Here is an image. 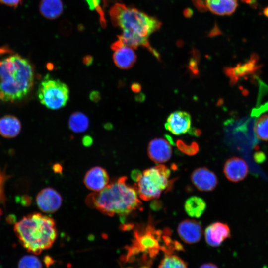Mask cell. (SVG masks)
<instances>
[{
    "instance_id": "1",
    "label": "cell",
    "mask_w": 268,
    "mask_h": 268,
    "mask_svg": "<svg viewBox=\"0 0 268 268\" xmlns=\"http://www.w3.org/2000/svg\"><path fill=\"white\" fill-rule=\"evenodd\" d=\"M109 15L113 25L121 29L117 36L123 43L133 49L139 46L146 48L158 60L160 55L148 41L149 37L159 29L161 22L138 9L117 3L110 9Z\"/></svg>"
},
{
    "instance_id": "2",
    "label": "cell",
    "mask_w": 268,
    "mask_h": 268,
    "mask_svg": "<svg viewBox=\"0 0 268 268\" xmlns=\"http://www.w3.org/2000/svg\"><path fill=\"white\" fill-rule=\"evenodd\" d=\"M127 181L126 176L119 178L102 191L90 194L86 203L105 215H119L122 220L141 206L136 187Z\"/></svg>"
},
{
    "instance_id": "3",
    "label": "cell",
    "mask_w": 268,
    "mask_h": 268,
    "mask_svg": "<svg viewBox=\"0 0 268 268\" xmlns=\"http://www.w3.org/2000/svg\"><path fill=\"white\" fill-rule=\"evenodd\" d=\"M34 80L29 61L15 54L0 60V100L14 102L24 98L31 91Z\"/></svg>"
},
{
    "instance_id": "4",
    "label": "cell",
    "mask_w": 268,
    "mask_h": 268,
    "mask_svg": "<svg viewBox=\"0 0 268 268\" xmlns=\"http://www.w3.org/2000/svg\"><path fill=\"white\" fill-rule=\"evenodd\" d=\"M14 231L23 247L36 255L50 248L57 236L54 220L40 213L24 216L14 224Z\"/></svg>"
},
{
    "instance_id": "5",
    "label": "cell",
    "mask_w": 268,
    "mask_h": 268,
    "mask_svg": "<svg viewBox=\"0 0 268 268\" xmlns=\"http://www.w3.org/2000/svg\"><path fill=\"white\" fill-rule=\"evenodd\" d=\"M170 174L169 168L163 164L144 170L136 182L139 198L148 201L158 199L163 192L170 190L174 182V179H169Z\"/></svg>"
},
{
    "instance_id": "6",
    "label": "cell",
    "mask_w": 268,
    "mask_h": 268,
    "mask_svg": "<svg viewBox=\"0 0 268 268\" xmlns=\"http://www.w3.org/2000/svg\"><path fill=\"white\" fill-rule=\"evenodd\" d=\"M40 103L51 110L64 107L69 96V90L66 84L59 79L46 76L40 82L37 91Z\"/></svg>"
},
{
    "instance_id": "7",
    "label": "cell",
    "mask_w": 268,
    "mask_h": 268,
    "mask_svg": "<svg viewBox=\"0 0 268 268\" xmlns=\"http://www.w3.org/2000/svg\"><path fill=\"white\" fill-rule=\"evenodd\" d=\"M150 219L145 227L139 228L134 232L133 244L128 250V254H134L144 251L150 254H156L160 245L161 231L156 230L151 223Z\"/></svg>"
},
{
    "instance_id": "8",
    "label": "cell",
    "mask_w": 268,
    "mask_h": 268,
    "mask_svg": "<svg viewBox=\"0 0 268 268\" xmlns=\"http://www.w3.org/2000/svg\"><path fill=\"white\" fill-rule=\"evenodd\" d=\"M262 67L259 56L254 53L245 62L238 63L235 66L224 67L223 71L228 78L230 84L234 86L242 79L257 74Z\"/></svg>"
},
{
    "instance_id": "9",
    "label": "cell",
    "mask_w": 268,
    "mask_h": 268,
    "mask_svg": "<svg viewBox=\"0 0 268 268\" xmlns=\"http://www.w3.org/2000/svg\"><path fill=\"white\" fill-rule=\"evenodd\" d=\"M114 51L113 62L119 68L127 69L132 67L136 61V55L133 48L125 45L119 39L111 46Z\"/></svg>"
},
{
    "instance_id": "10",
    "label": "cell",
    "mask_w": 268,
    "mask_h": 268,
    "mask_svg": "<svg viewBox=\"0 0 268 268\" xmlns=\"http://www.w3.org/2000/svg\"><path fill=\"white\" fill-rule=\"evenodd\" d=\"M36 201L39 208L45 213H53L57 211L62 203L61 195L52 188L42 189L37 194Z\"/></svg>"
},
{
    "instance_id": "11",
    "label": "cell",
    "mask_w": 268,
    "mask_h": 268,
    "mask_svg": "<svg viewBox=\"0 0 268 268\" xmlns=\"http://www.w3.org/2000/svg\"><path fill=\"white\" fill-rule=\"evenodd\" d=\"M193 185L200 191H213L217 186L218 181L216 174L205 167L195 169L191 175Z\"/></svg>"
},
{
    "instance_id": "12",
    "label": "cell",
    "mask_w": 268,
    "mask_h": 268,
    "mask_svg": "<svg viewBox=\"0 0 268 268\" xmlns=\"http://www.w3.org/2000/svg\"><path fill=\"white\" fill-rule=\"evenodd\" d=\"M191 117L186 111H176L171 113L165 124V129L176 135L188 132L191 128Z\"/></svg>"
},
{
    "instance_id": "13",
    "label": "cell",
    "mask_w": 268,
    "mask_h": 268,
    "mask_svg": "<svg viewBox=\"0 0 268 268\" xmlns=\"http://www.w3.org/2000/svg\"><path fill=\"white\" fill-rule=\"evenodd\" d=\"M248 166L241 158L234 156L228 159L223 167V172L226 178L232 182L243 180L248 175Z\"/></svg>"
},
{
    "instance_id": "14",
    "label": "cell",
    "mask_w": 268,
    "mask_h": 268,
    "mask_svg": "<svg viewBox=\"0 0 268 268\" xmlns=\"http://www.w3.org/2000/svg\"><path fill=\"white\" fill-rule=\"evenodd\" d=\"M172 150L170 143L162 138L152 139L147 147L149 158L157 163L168 161L171 157Z\"/></svg>"
},
{
    "instance_id": "15",
    "label": "cell",
    "mask_w": 268,
    "mask_h": 268,
    "mask_svg": "<svg viewBox=\"0 0 268 268\" xmlns=\"http://www.w3.org/2000/svg\"><path fill=\"white\" fill-rule=\"evenodd\" d=\"M231 235L229 226L221 222H215L207 226L204 231L205 240L211 247H218Z\"/></svg>"
},
{
    "instance_id": "16",
    "label": "cell",
    "mask_w": 268,
    "mask_h": 268,
    "mask_svg": "<svg viewBox=\"0 0 268 268\" xmlns=\"http://www.w3.org/2000/svg\"><path fill=\"white\" fill-rule=\"evenodd\" d=\"M83 181L89 190L98 192L108 186L109 184V177L105 169L96 166L91 168L86 173Z\"/></svg>"
},
{
    "instance_id": "17",
    "label": "cell",
    "mask_w": 268,
    "mask_h": 268,
    "mask_svg": "<svg viewBox=\"0 0 268 268\" xmlns=\"http://www.w3.org/2000/svg\"><path fill=\"white\" fill-rule=\"evenodd\" d=\"M177 232L180 238L188 244H194L201 239L202 228L201 223L193 219H185L178 225Z\"/></svg>"
},
{
    "instance_id": "18",
    "label": "cell",
    "mask_w": 268,
    "mask_h": 268,
    "mask_svg": "<svg viewBox=\"0 0 268 268\" xmlns=\"http://www.w3.org/2000/svg\"><path fill=\"white\" fill-rule=\"evenodd\" d=\"M205 3L211 12L221 16L232 14L238 6L237 0H205Z\"/></svg>"
},
{
    "instance_id": "19",
    "label": "cell",
    "mask_w": 268,
    "mask_h": 268,
    "mask_svg": "<svg viewBox=\"0 0 268 268\" xmlns=\"http://www.w3.org/2000/svg\"><path fill=\"white\" fill-rule=\"evenodd\" d=\"M21 130V122L15 116L6 115L0 118V135L3 137H15Z\"/></svg>"
},
{
    "instance_id": "20",
    "label": "cell",
    "mask_w": 268,
    "mask_h": 268,
    "mask_svg": "<svg viewBox=\"0 0 268 268\" xmlns=\"http://www.w3.org/2000/svg\"><path fill=\"white\" fill-rule=\"evenodd\" d=\"M39 10L47 19H55L62 14L63 4L61 0H41Z\"/></svg>"
},
{
    "instance_id": "21",
    "label": "cell",
    "mask_w": 268,
    "mask_h": 268,
    "mask_svg": "<svg viewBox=\"0 0 268 268\" xmlns=\"http://www.w3.org/2000/svg\"><path fill=\"white\" fill-rule=\"evenodd\" d=\"M206 208L204 200L198 196H193L188 198L184 204L186 213L191 217L198 218L204 213Z\"/></svg>"
},
{
    "instance_id": "22",
    "label": "cell",
    "mask_w": 268,
    "mask_h": 268,
    "mask_svg": "<svg viewBox=\"0 0 268 268\" xmlns=\"http://www.w3.org/2000/svg\"><path fill=\"white\" fill-rule=\"evenodd\" d=\"M89 124L87 116L79 111L73 113L68 120L69 129L75 133H82L85 131L88 128Z\"/></svg>"
},
{
    "instance_id": "23",
    "label": "cell",
    "mask_w": 268,
    "mask_h": 268,
    "mask_svg": "<svg viewBox=\"0 0 268 268\" xmlns=\"http://www.w3.org/2000/svg\"><path fill=\"white\" fill-rule=\"evenodd\" d=\"M254 132L257 138L268 141V114H264L257 119Z\"/></svg>"
},
{
    "instance_id": "24",
    "label": "cell",
    "mask_w": 268,
    "mask_h": 268,
    "mask_svg": "<svg viewBox=\"0 0 268 268\" xmlns=\"http://www.w3.org/2000/svg\"><path fill=\"white\" fill-rule=\"evenodd\" d=\"M158 268H188L185 262L178 256L167 254L161 260Z\"/></svg>"
},
{
    "instance_id": "25",
    "label": "cell",
    "mask_w": 268,
    "mask_h": 268,
    "mask_svg": "<svg viewBox=\"0 0 268 268\" xmlns=\"http://www.w3.org/2000/svg\"><path fill=\"white\" fill-rule=\"evenodd\" d=\"M18 268H42L40 260L33 255H25L19 261Z\"/></svg>"
},
{
    "instance_id": "26",
    "label": "cell",
    "mask_w": 268,
    "mask_h": 268,
    "mask_svg": "<svg viewBox=\"0 0 268 268\" xmlns=\"http://www.w3.org/2000/svg\"><path fill=\"white\" fill-rule=\"evenodd\" d=\"M176 145L181 151L188 155H195L199 150L198 144L196 142H192L190 145H187L182 140L178 139Z\"/></svg>"
},
{
    "instance_id": "27",
    "label": "cell",
    "mask_w": 268,
    "mask_h": 268,
    "mask_svg": "<svg viewBox=\"0 0 268 268\" xmlns=\"http://www.w3.org/2000/svg\"><path fill=\"white\" fill-rule=\"evenodd\" d=\"M89 8L95 10L99 15V19L101 26L105 27L106 25L104 11L100 5L101 0H86Z\"/></svg>"
},
{
    "instance_id": "28",
    "label": "cell",
    "mask_w": 268,
    "mask_h": 268,
    "mask_svg": "<svg viewBox=\"0 0 268 268\" xmlns=\"http://www.w3.org/2000/svg\"><path fill=\"white\" fill-rule=\"evenodd\" d=\"M188 68L191 73L194 76L198 75V60L197 55L193 57L189 62Z\"/></svg>"
},
{
    "instance_id": "29",
    "label": "cell",
    "mask_w": 268,
    "mask_h": 268,
    "mask_svg": "<svg viewBox=\"0 0 268 268\" xmlns=\"http://www.w3.org/2000/svg\"><path fill=\"white\" fill-rule=\"evenodd\" d=\"M23 0H0V3L11 7H17Z\"/></svg>"
},
{
    "instance_id": "30",
    "label": "cell",
    "mask_w": 268,
    "mask_h": 268,
    "mask_svg": "<svg viewBox=\"0 0 268 268\" xmlns=\"http://www.w3.org/2000/svg\"><path fill=\"white\" fill-rule=\"evenodd\" d=\"M4 182V176L0 170V202L2 201L4 199V194H3V184Z\"/></svg>"
},
{
    "instance_id": "31",
    "label": "cell",
    "mask_w": 268,
    "mask_h": 268,
    "mask_svg": "<svg viewBox=\"0 0 268 268\" xmlns=\"http://www.w3.org/2000/svg\"><path fill=\"white\" fill-rule=\"evenodd\" d=\"M141 175L142 173L140 170L135 169L131 173V178L134 181L136 182Z\"/></svg>"
},
{
    "instance_id": "32",
    "label": "cell",
    "mask_w": 268,
    "mask_h": 268,
    "mask_svg": "<svg viewBox=\"0 0 268 268\" xmlns=\"http://www.w3.org/2000/svg\"><path fill=\"white\" fill-rule=\"evenodd\" d=\"M90 99L94 102H98L100 99V95L98 91H94L89 95Z\"/></svg>"
},
{
    "instance_id": "33",
    "label": "cell",
    "mask_w": 268,
    "mask_h": 268,
    "mask_svg": "<svg viewBox=\"0 0 268 268\" xmlns=\"http://www.w3.org/2000/svg\"><path fill=\"white\" fill-rule=\"evenodd\" d=\"M188 132L190 135L195 136H200L201 134V130L195 128H190Z\"/></svg>"
},
{
    "instance_id": "34",
    "label": "cell",
    "mask_w": 268,
    "mask_h": 268,
    "mask_svg": "<svg viewBox=\"0 0 268 268\" xmlns=\"http://www.w3.org/2000/svg\"><path fill=\"white\" fill-rule=\"evenodd\" d=\"M131 89L133 92L137 93L141 91V86L139 83H134L131 85Z\"/></svg>"
},
{
    "instance_id": "35",
    "label": "cell",
    "mask_w": 268,
    "mask_h": 268,
    "mask_svg": "<svg viewBox=\"0 0 268 268\" xmlns=\"http://www.w3.org/2000/svg\"><path fill=\"white\" fill-rule=\"evenodd\" d=\"M160 202L158 201H154L150 205V207L153 210H157L158 208H160Z\"/></svg>"
},
{
    "instance_id": "36",
    "label": "cell",
    "mask_w": 268,
    "mask_h": 268,
    "mask_svg": "<svg viewBox=\"0 0 268 268\" xmlns=\"http://www.w3.org/2000/svg\"><path fill=\"white\" fill-rule=\"evenodd\" d=\"M92 58L89 56H86L83 59V62L87 66H89L90 65H91L92 63Z\"/></svg>"
},
{
    "instance_id": "37",
    "label": "cell",
    "mask_w": 268,
    "mask_h": 268,
    "mask_svg": "<svg viewBox=\"0 0 268 268\" xmlns=\"http://www.w3.org/2000/svg\"><path fill=\"white\" fill-rule=\"evenodd\" d=\"M92 139L90 136H85L83 140V143L84 145H90L92 143Z\"/></svg>"
},
{
    "instance_id": "38",
    "label": "cell",
    "mask_w": 268,
    "mask_h": 268,
    "mask_svg": "<svg viewBox=\"0 0 268 268\" xmlns=\"http://www.w3.org/2000/svg\"><path fill=\"white\" fill-rule=\"evenodd\" d=\"M200 268H218L215 265L212 263H205L201 265Z\"/></svg>"
},
{
    "instance_id": "39",
    "label": "cell",
    "mask_w": 268,
    "mask_h": 268,
    "mask_svg": "<svg viewBox=\"0 0 268 268\" xmlns=\"http://www.w3.org/2000/svg\"><path fill=\"white\" fill-rule=\"evenodd\" d=\"M44 262L47 266H50L53 262V260L50 257H45Z\"/></svg>"
},
{
    "instance_id": "40",
    "label": "cell",
    "mask_w": 268,
    "mask_h": 268,
    "mask_svg": "<svg viewBox=\"0 0 268 268\" xmlns=\"http://www.w3.org/2000/svg\"><path fill=\"white\" fill-rule=\"evenodd\" d=\"M263 13L265 16L268 17V6L265 7L263 10Z\"/></svg>"
},
{
    "instance_id": "41",
    "label": "cell",
    "mask_w": 268,
    "mask_h": 268,
    "mask_svg": "<svg viewBox=\"0 0 268 268\" xmlns=\"http://www.w3.org/2000/svg\"><path fill=\"white\" fill-rule=\"evenodd\" d=\"M107 0H103V4L104 5V6H105V5L106 4V2H107Z\"/></svg>"
},
{
    "instance_id": "42",
    "label": "cell",
    "mask_w": 268,
    "mask_h": 268,
    "mask_svg": "<svg viewBox=\"0 0 268 268\" xmlns=\"http://www.w3.org/2000/svg\"><path fill=\"white\" fill-rule=\"evenodd\" d=\"M1 215H2V212H1V209L0 208V216H1Z\"/></svg>"
}]
</instances>
